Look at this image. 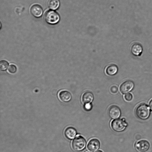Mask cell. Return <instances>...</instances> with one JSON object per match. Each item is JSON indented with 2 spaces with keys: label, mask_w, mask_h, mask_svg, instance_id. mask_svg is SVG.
Segmentation results:
<instances>
[{
  "label": "cell",
  "mask_w": 152,
  "mask_h": 152,
  "mask_svg": "<svg viewBox=\"0 0 152 152\" xmlns=\"http://www.w3.org/2000/svg\"><path fill=\"white\" fill-rule=\"evenodd\" d=\"M100 143L96 138H92L88 141L87 145V148L89 151L93 152L96 151L100 148Z\"/></svg>",
  "instance_id": "cell-6"
},
{
  "label": "cell",
  "mask_w": 152,
  "mask_h": 152,
  "mask_svg": "<svg viewBox=\"0 0 152 152\" xmlns=\"http://www.w3.org/2000/svg\"><path fill=\"white\" fill-rule=\"evenodd\" d=\"M92 105L90 103L85 104L84 107L85 110L87 111L90 110L92 108Z\"/></svg>",
  "instance_id": "cell-20"
},
{
  "label": "cell",
  "mask_w": 152,
  "mask_h": 152,
  "mask_svg": "<svg viewBox=\"0 0 152 152\" xmlns=\"http://www.w3.org/2000/svg\"><path fill=\"white\" fill-rule=\"evenodd\" d=\"M149 147V142L145 140L139 141L135 145L137 150L140 152H144L146 151L148 149Z\"/></svg>",
  "instance_id": "cell-9"
},
{
  "label": "cell",
  "mask_w": 152,
  "mask_h": 152,
  "mask_svg": "<svg viewBox=\"0 0 152 152\" xmlns=\"http://www.w3.org/2000/svg\"><path fill=\"white\" fill-rule=\"evenodd\" d=\"M124 119H118L113 120L111 123L112 129L115 132H120L123 131L127 126Z\"/></svg>",
  "instance_id": "cell-4"
},
{
  "label": "cell",
  "mask_w": 152,
  "mask_h": 152,
  "mask_svg": "<svg viewBox=\"0 0 152 152\" xmlns=\"http://www.w3.org/2000/svg\"><path fill=\"white\" fill-rule=\"evenodd\" d=\"M149 105L150 109L152 110V99L150 101Z\"/></svg>",
  "instance_id": "cell-21"
},
{
  "label": "cell",
  "mask_w": 152,
  "mask_h": 152,
  "mask_svg": "<svg viewBox=\"0 0 152 152\" xmlns=\"http://www.w3.org/2000/svg\"><path fill=\"white\" fill-rule=\"evenodd\" d=\"M94 96L92 93L89 91L85 92L82 97V101L84 103H90L93 101Z\"/></svg>",
  "instance_id": "cell-13"
},
{
  "label": "cell",
  "mask_w": 152,
  "mask_h": 152,
  "mask_svg": "<svg viewBox=\"0 0 152 152\" xmlns=\"http://www.w3.org/2000/svg\"><path fill=\"white\" fill-rule=\"evenodd\" d=\"M96 152H103V151H101V150H99L97 151Z\"/></svg>",
  "instance_id": "cell-22"
},
{
  "label": "cell",
  "mask_w": 152,
  "mask_h": 152,
  "mask_svg": "<svg viewBox=\"0 0 152 152\" xmlns=\"http://www.w3.org/2000/svg\"><path fill=\"white\" fill-rule=\"evenodd\" d=\"M143 50V47L141 44L139 43H134L131 46V52L135 56H140L142 54Z\"/></svg>",
  "instance_id": "cell-7"
},
{
  "label": "cell",
  "mask_w": 152,
  "mask_h": 152,
  "mask_svg": "<svg viewBox=\"0 0 152 152\" xmlns=\"http://www.w3.org/2000/svg\"><path fill=\"white\" fill-rule=\"evenodd\" d=\"M134 84L133 81L127 80L123 83L121 85L120 90L123 94L127 93L134 88Z\"/></svg>",
  "instance_id": "cell-5"
},
{
  "label": "cell",
  "mask_w": 152,
  "mask_h": 152,
  "mask_svg": "<svg viewBox=\"0 0 152 152\" xmlns=\"http://www.w3.org/2000/svg\"><path fill=\"white\" fill-rule=\"evenodd\" d=\"M135 113L139 118L145 120L148 118L149 117L150 110L147 104L142 103L137 107L135 110Z\"/></svg>",
  "instance_id": "cell-2"
},
{
  "label": "cell",
  "mask_w": 152,
  "mask_h": 152,
  "mask_svg": "<svg viewBox=\"0 0 152 152\" xmlns=\"http://www.w3.org/2000/svg\"><path fill=\"white\" fill-rule=\"evenodd\" d=\"M86 145L85 138L79 135H77L73 140L72 142V147L73 150L80 151L84 150Z\"/></svg>",
  "instance_id": "cell-1"
},
{
  "label": "cell",
  "mask_w": 152,
  "mask_h": 152,
  "mask_svg": "<svg viewBox=\"0 0 152 152\" xmlns=\"http://www.w3.org/2000/svg\"><path fill=\"white\" fill-rule=\"evenodd\" d=\"M58 95L60 99L65 102H69L72 98V96L70 93L66 91H61L59 92Z\"/></svg>",
  "instance_id": "cell-12"
},
{
  "label": "cell",
  "mask_w": 152,
  "mask_h": 152,
  "mask_svg": "<svg viewBox=\"0 0 152 152\" xmlns=\"http://www.w3.org/2000/svg\"><path fill=\"white\" fill-rule=\"evenodd\" d=\"M108 114L110 117L112 118L117 119L119 118L121 115V110L117 106L112 105L109 109Z\"/></svg>",
  "instance_id": "cell-8"
},
{
  "label": "cell",
  "mask_w": 152,
  "mask_h": 152,
  "mask_svg": "<svg viewBox=\"0 0 152 152\" xmlns=\"http://www.w3.org/2000/svg\"><path fill=\"white\" fill-rule=\"evenodd\" d=\"M44 18L48 24L54 25L57 24L59 21L60 18L59 14L56 11L49 10L45 13Z\"/></svg>",
  "instance_id": "cell-3"
},
{
  "label": "cell",
  "mask_w": 152,
  "mask_h": 152,
  "mask_svg": "<svg viewBox=\"0 0 152 152\" xmlns=\"http://www.w3.org/2000/svg\"><path fill=\"white\" fill-rule=\"evenodd\" d=\"M48 5L50 9L56 10L60 6V2L59 0H48Z\"/></svg>",
  "instance_id": "cell-15"
},
{
  "label": "cell",
  "mask_w": 152,
  "mask_h": 152,
  "mask_svg": "<svg viewBox=\"0 0 152 152\" xmlns=\"http://www.w3.org/2000/svg\"><path fill=\"white\" fill-rule=\"evenodd\" d=\"M111 92L114 94L117 93L118 91V88L117 86H112L110 88Z\"/></svg>",
  "instance_id": "cell-19"
},
{
  "label": "cell",
  "mask_w": 152,
  "mask_h": 152,
  "mask_svg": "<svg viewBox=\"0 0 152 152\" xmlns=\"http://www.w3.org/2000/svg\"><path fill=\"white\" fill-rule=\"evenodd\" d=\"M64 135L68 139L71 140L74 139L77 135L76 129L72 127H67L64 131Z\"/></svg>",
  "instance_id": "cell-11"
},
{
  "label": "cell",
  "mask_w": 152,
  "mask_h": 152,
  "mask_svg": "<svg viewBox=\"0 0 152 152\" xmlns=\"http://www.w3.org/2000/svg\"><path fill=\"white\" fill-rule=\"evenodd\" d=\"M8 71L10 73L14 74L17 72V68L15 65L14 64H10L8 67Z\"/></svg>",
  "instance_id": "cell-17"
},
{
  "label": "cell",
  "mask_w": 152,
  "mask_h": 152,
  "mask_svg": "<svg viewBox=\"0 0 152 152\" xmlns=\"http://www.w3.org/2000/svg\"><path fill=\"white\" fill-rule=\"evenodd\" d=\"M9 66V63L5 60H2L0 61V69L1 71L6 70Z\"/></svg>",
  "instance_id": "cell-16"
},
{
  "label": "cell",
  "mask_w": 152,
  "mask_h": 152,
  "mask_svg": "<svg viewBox=\"0 0 152 152\" xmlns=\"http://www.w3.org/2000/svg\"><path fill=\"white\" fill-rule=\"evenodd\" d=\"M124 98L126 101H129L132 100V96L130 93H127L125 95Z\"/></svg>",
  "instance_id": "cell-18"
},
{
  "label": "cell",
  "mask_w": 152,
  "mask_h": 152,
  "mask_svg": "<svg viewBox=\"0 0 152 152\" xmlns=\"http://www.w3.org/2000/svg\"><path fill=\"white\" fill-rule=\"evenodd\" d=\"M118 68L115 65L112 64L109 65L106 68L105 72L106 74L109 75H113L117 72Z\"/></svg>",
  "instance_id": "cell-14"
},
{
  "label": "cell",
  "mask_w": 152,
  "mask_h": 152,
  "mask_svg": "<svg viewBox=\"0 0 152 152\" xmlns=\"http://www.w3.org/2000/svg\"><path fill=\"white\" fill-rule=\"evenodd\" d=\"M30 11L33 16L37 18L41 17L43 13L42 8L38 4L33 5L31 8Z\"/></svg>",
  "instance_id": "cell-10"
},
{
  "label": "cell",
  "mask_w": 152,
  "mask_h": 152,
  "mask_svg": "<svg viewBox=\"0 0 152 152\" xmlns=\"http://www.w3.org/2000/svg\"><path fill=\"white\" fill-rule=\"evenodd\" d=\"M91 152L88 151V152Z\"/></svg>",
  "instance_id": "cell-23"
}]
</instances>
